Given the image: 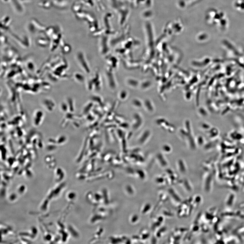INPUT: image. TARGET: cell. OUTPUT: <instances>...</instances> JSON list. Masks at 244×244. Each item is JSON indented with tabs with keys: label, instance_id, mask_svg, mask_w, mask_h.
Segmentation results:
<instances>
[{
	"label": "cell",
	"instance_id": "6da1fadb",
	"mask_svg": "<svg viewBox=\"0 0 244 244\" xmlns=\"http://www.w3.org/2000/svg\"><path fill=\"white\" fill-rule=\"evenodd\" d=\"M85 56L82 52H79L77 54L76 58L81 68L85 73L86 74L90 73V67L86 61Z\"/></svg>",
	"mask_w": 244,
	"mask_h": 244
},
{
	"label": "cell",
	"instance_id": "7a4b0ae2",
	"mask_svg": "<svg viewBox=\"0 0 244 244\" xmlns=\"http://www.w3.org/2000/svg\"><path fill=\"white\" fill-rule=\"evenodd\" d=\"M74 78L75 80L80 83H82L85 81V77L82 74L79 73H76L74 74Z\"/></svg>",
	"mask_w": 244,
	"mask_h": 244
},
{
	"label": "cell",
	"instance_id": "3957f363",
	"mask_svg": "<svg viewBox=\"0 0 244 244\" xmlns=\"http://www.w3.org/2000/svg\"><path fill=\"white\" fill-rule=\"evenodd\" d=\"M118 98L120 100L124 101L128 98V93L126 90H123L120 91L118 94Z\"/></svg>",
	"mask_w": 244,
	"mask_h": 244
}]
</instances>
